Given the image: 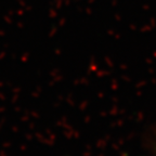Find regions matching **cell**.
Returning <instances> with one entry per match:
<instances>
[{
	"instance_id": "obj_1",
	"label": "cell",
	"mask_w": 156,
	"mask_h": 156,
	"mask_svg": "<svg viewBox=\"0 0 156 156\" xmlns=\"http://www.w3.org/2000/svg\"><path fill=\"white\" fill-rule=\"evenodd\" d=\"M155 147H156V146H155ZM155 156H156V154H155Z\"/></svg>"
}]
</instances>
